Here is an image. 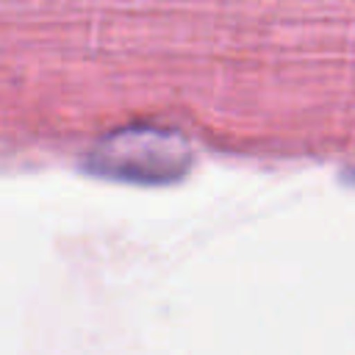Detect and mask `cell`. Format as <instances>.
Segmentation results:
<instances>
[{"instance_id":"obj_1","label":"cell","mask_w":355,"mask_h":355,"mask_svg":"<svg viewBox=\"0 0 355 355\" xmlns=\"http://www.w3.org/2000/svg\"><path fill=\"white\" fill-rule=\"evenodd\" d=\"M189 141L166 128L130 125L103 136L86 155V169L100 178L164 186L191 169Z\"/></svg>"}]
</instances>
